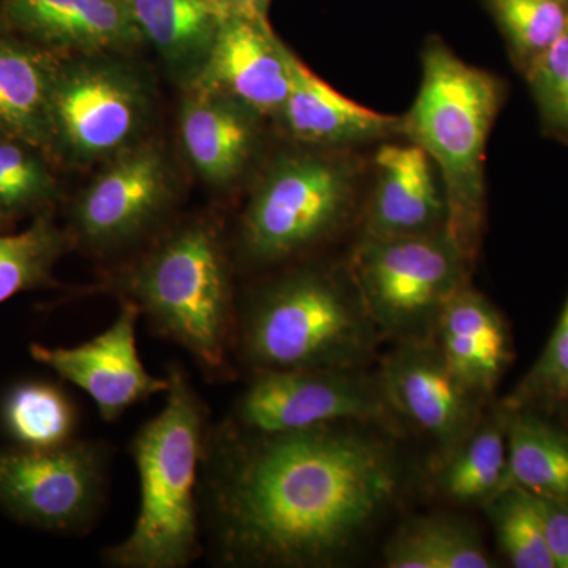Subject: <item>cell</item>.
Returning a JSON list of instances; mask_svg holds the SVG:
<instances>
[{
    "label": "cell",
    "instance_id": "6da1fadb",
    "mask_svg": "<svg viewBox=\"0 0 568 568\" xmlns=\"http://www.w3.org/2000/svg\"><path fill=\"white\" fill-rule=\"evenodd\" d=\"M392 432L362 422L280 433L209 425L201 518L213 559L263 568L353 559L405 497Z\"/></svg>",
    "mask_w": 568,
    "mask_h": 568
},
{
    "label": "cell",
    "instance_id": "7a4b0ae2",
    "mask_svg": "<svg viewBox=\"0 0 568 568\" xmlns=\"http://www.w3.org/2000/svg\"><path fill=\"white\" fill-rule=\"evenodd\" d=\"M166 402L130 444L140 508L132 532L104 549L112 568H186L203 552L201 467L209 409L181 365L168 366Z\"/></svg>",
    "mask_w": 568,
    "mask_h": 568
},
{
    "label": "cell",
    "instance_id": "3957f363",
    "mask_svg": "<svg viewBox=\"0 0 568 568\" xmlns=\"http://www.w3.org/2000/svg\"><path fill=\"white\" fill-rule=\"evenodd\" d=\"M506 97L499 77L469 65L443 39L426 40L420 88L403 115V138L435 163L446 192L448 237L473 264L487 216L485 153Z\"/></svg>",
    "mask_w": 568,
    "mask_h": 568
},
{
    "label": "cell",
    "instance_id": "277c9868",
    "mask_svg": "<svg viewBox=\"0 0 568 568\" xmlns=\"http://www.w3.org/2000/svg\"><path fill=\"white\" fill-rule=\"evenodd\" d=\"M381 339L347 267H302L237 310L234 353L253 373L365 369Z\"/></svg>",
    "mask_w": 568,
    "mask_h": 568
},
{
    "label": "cell",
    "instance_id": "5b68a950",
    "mask_svg": "<svg viewBox=\"0 0 568 568\" xmlns=\"http://www.w3.org/2000/svg\"><path fill=\"white\" fill-rule=\"evenodd\" d=\"M153 334L185 349L211 379L231 375L235 320L230 263L219 230L194 222L149 250L114 286Z\"/></svg>",
    "mask_w": 568,
    "mask_h": 568
},
{
    "label": "cell",
    "instance_id": "8992f818",
    "mask_svg": "<svg viewBox=\"0 0 568 568\" xmlns=\"http://www.w3.org/2000/svg\"><path fill=\"white\" fill-rule=\"evenodd\" d=\"M361 166L343 151L287 153L253 190L241 246L253 264L294 260L346 226L357 204Z\"/></svg>",
    "mask_w": 568,
    "mask_h": 568
},
{
    "label": "cell",
    "instance_id": "52a82bcc",
    "mask_svg": "<svg viewBox=\"0 0 568 568\" xmlns=\"http://www.w3.org/2000/svg\"><path fill=\"white\" fill-rule=\"evenodd\" d=\"M473 265L447 233L362 234L347 271L379 335L405 343L432 338L444 306L469 284Z\"/></svg>",
    "mask_w": 568,
    "mask_h": 568
},
{
    "label": "cell",
    "instance_id": "ba28073f",
    "mask_svg": "<svg viewBox=\"0 0 568 568\" xmlns=\"http://www.w3.org/2000/svg\"><path fill=\"white\" fill-rule=\"evenodd\" d=\"M108 489V448L74 440L0 454V503L14 517L59 532H89Z\"/></svg>",
    "mask_w": 568,
    "mask_h": 568
},
{
    "label": "cell",
    "instance_id": "9c48e42d",
    "mask_svg": "<svg viewBox=\"0 0 568 568\" xmlns=\"http://www.w3.org/2000/svg\"><path fill=\"white\" fill-rule=\"evenodd\" d=\"M227 420L260 433L362 422L395 429L375 375L365 369H283L254 373Z\"/></svg>",
    "mask_w": 568,
    "mask_h": 568
},
{
    "label": "cell",
    "instance_id": "30bf717a",
    "mask_svg": "<svg viewBox=\"0 0 568 568\" xmlns=\"http://www.w3.org/2000/svg\"><path fill=\"white\" fill-rule=\"evenodd\" d=\"M149 111L148 89L121 63L91 58L55 73L50 130L77 162L112 159L132 148Z\"/></svg>",
    "mask_w": 568,
    "mask_h": 568
},
{
    "label": "cell",
    "instance_id": "8fae6325",
    "mask_svg": "<svg viewBox=\"0 0 568 568\" xmlns=\"http://www.w3.org/2000/svg\"><path fill=\"white\" fill-rule=\"evenodd\" d=\"M375 376L396 422L433 448L432 466L454 454L488 409L489 398L448 368L432 338L396 343Z\"/></svg>",
    "mask_w": 568,
    "mask_h": 568
},
{
    "label": "cell",
    "instance_id": "7c38bea8",
    "mask_svg": "<svg viewBox=\"0 0 568 568\" xmlns=\"http://www.w3.org/2000/svg\"><path fill=\"white\" fill-rule=\"evenodd\" d=\"M171 181L166 156L156 145L134 144L112 156L74 205L81 241L95 252L138 241L170 207Z\"/></svg>",
    "mask_w": 568,
    "mask_h": 568
},
{
    "label": "cell",
    "instance_id": "4fadbf2b",
    "mask_svg": "<svg viewBox=\"0 0 568 568\" xmlns=\"http://www.w3.org/2000/svg\"><path fill=\"white\" fill-rule=\"evenodd\" d=\"M141 313L121 301L114 323L89 342L71 347H48L33 343L32 357L91 396L100 417L119 420L130 407L166 394L170 379L153 376L142 364L136 345Z\"/></svg>",
    "mask_w": 568,
    "mask_h": 568
},
{
    "label": "cell",
    "instance_id": "5bb4252c",
    "mask_svg": "<svg viewBox=\"0 0 568 568\" xmlns=\"http://www.w3.org/2000/svg\"><path fill=\"white\" fill-rule=\"evenodd\" d=\"M291 54L267 17L230 14L189 88L222 93L261 118H278L290 95Z\"/></svg>",
    "mask_w": 568,
    "mask_h": 568
},
{
    "label": "cell",
    "instance_id": "9a60e30c",
    "mask_svg": "<svg viewBox=\"0 0 568 568\" xmlns=\"http://www.w3.org/2000/svg\"><path fill=\"white\" fill-rule=\"evenodd\" d=\"M437 233H447V201L435 163L410 141L381 145L362 234Z\"/></svg>",
    "mask_w": 568,
    "mask_h": 568
},
{
    "label": "cell",
    "instance_id": "2e32d148",
    "mask_svg": "<svg viewBox=\"0 0 568 568\" xmlns=\"http://www.w3.org/2000/svg\"><path fill=\"white\" fill-rule=\"evenodd\" d=\"M280 122L290 136L325 151H346L403 136V118L381 114L347 99L291 54V89Z\"/></svg>",
    "mask_w": 568,
    "mask_h": 568
},
{
    "label": "cell",
    "instance_id": "e0dca14e",
    "mask_svg": "<svg viewBox=\"0 0 568 568\" xmlns=\"http://www.w3.org/2000/svg\"><path fill=\"white\" fill-rule=\"evenodd\" d=\"M432 339L448 368L489 399L514 362L506 320L470 284L444 306Z\"/></svg>",
    "mask_w": 568,
    "mask_h": 568
},
{
    "label": "cell",
    "instance_id": "ac0fdd59",
    "mask_svg": "<svg viewBox=\"0 0 568 568\" xmlns=\"http://www.w3.org/2000/svg\"><path fill=\"white\" fill-rule=\"evenodd\" d=\"M261 115L222 93L190 89L181 138L194 170L215 186L245 173L260 140Z\"/></svg>",
    "mask_w": 568,
    "mask_h": 568
},
{
    "label": "cell",
    "instance_id": "d6986e66",
    "mask_svg": "<svg viewBox=\"0 0 568 568\" xmlns=\"http://www.w3.org/2000/svg\"><path fill=\"white\" fill-rule=\"evenodd\" d=\"M21 29L52 47L95 55L142 40L129 0H3Z\"/></svg>",
    "mask_w": 568,
    "mask_h": 568
},
{
    "label": "cell",
    "instance_id": "ffe728a7",
    "mask_svg": "<svg viewBox=\"0 0 568 568\" xmlns=\"http://www.w3.org/2000/svg\"><path fill=\"white\" fill-rule=\"evenodd\" d=\"M142 40L178 80L192 84L203 70L226 17L219 0H129Z\"/></svg>",
    "mask_w": 568,
    "mask_h": 568
},
{
    "label": "cell",
    "instance_id": "44dd1931",
    "mask_svg": "<svg viewBox=\"0 0 568 568\" xmlns=\"http://www.w3.org/2000/svg\"><path fill=\"white\" fill-rule=\"evenodd\" d=\"M506 407L485 410L465 443L433 466V487L440 497L463 507H484L508 485Z\"/></svg>",
    "mask_w": 568,
    "mask_h": 568
},
{
    "label": "cell",
    "instance_id": "7402d4cb",
    "mask_svg": "<svg viewBox=\"0 0 568 568\" xmlns=\"http://www.w3.org/2000/svg\"><path fill=\"white\" fill-rule=\"evenodd\" d=\"M508 485L568 506L566 426L528 410H507Z\"/></svg>",
    "mask_w": 568,
    "mask_h": 568
},
{
    "label": "cell",
    "instance_id": "603a6c76",
    "mask_svg": "<svg viewBox=\"0 0 568 568\" xmlns=\"http://www.w3.org/2000/svg\"><path fill=\"white\" fill-rule=\"evenodd\" d=\"M388 568H491L476 528L450 517H420L396 530L384 548Z\"/></svg>",
    "mask_w": 568,
    "mask_h": 568
},
{
    "label": "cell",
    "instance_id": "cb8c5ba5",
    "mask_svg": "<svg viewBox=\"0 0 568 568\" xmlns=\"http://www.w3.org/2000/svg\"><path fill=\"white\" fill-rule=\"evenodd\" d=\"M54 80L50 63L0 41V126L36 141L50 132Z\"/></svg>",
    "mask_w": 568,
    "mask_h": 568
},
{
    "label": "cell",
    "instance_id": "d4e9b609",
    "mask_svg": "<svg viewBox=\"0 0 568 568\" xmlns=\"http://www.w3.org/2000/svg\"><path fill=\"white\" fill-rule=\"evenodd\" d=\"M525 74L568 32V0H481Z\"/></svg>",
    "mask_w": 568,
    "mask_h": 568
},
{
    "label": "cell",
    "instance_id": "484cf974",
    "mask_svg": "<svg viewBox=\"0 0 568 568\" xmlns=\"http://www.w3.org/2000/svg\"><path fill=\"white\" fill-rule=\"evenodd\" d=\"M7 429L24 448H51L73 439L77 409L61 388L44 383L14 387L3 405Z\"/></svg>",
    "mask_w": 568,
    "mask_h": 568
},
{
    "label": "cell",
    "instance_id": "4316f807",
    "mask_svg": "<svg viewBox=\"0 0 568 568\" xmlns=\"http://www.w3.org/2000/svg\"><path fill=\"white\" fill-rule=\"evenodd\" d=\"M497 545L515 568H556L549 552L536 497L507 485L485 504Z\"/></svg>",
    "mask_w": 568,
    "mask_h": 568
},
{
    "label": "cell",
    "instance_id": "83f0119b",
    "mask_svg": "<svg viewBox=\"0 0 568 568\" xmlns=\"http://www.w3.org/2000/svg\"><path fill=\"white\" fill-rule=\"evenodd\" d=\"M500 405L568 428V298L540 357Z\"/></svg>",
    "mask_w": 568,
    "mask_h": 568
},
{
    "label": "cell",
    "instance_id": "f1b7e54d",
    "mask_svg": "<svg viewBox=\"0 0 568 568\" xmlns=\"http://www.w3.org/2000/svg\"><path fill=\"white\" fill-rule=\"evenodd\" d=\"M69 239L47 220L24 233L0 235V304L47 282Z\"/></svg>",
    "mask_w": 568,
    "mask_h": 568
},
{
    "label": "cell",
    "instance_id": "f546056e",
    "mask_svg": "<svg viewBox=\"0 0 568 568\" xmlns=\"http://www.w3.org/2000/svg\"><path fill=\"white\" fill-rule=\"evenodd\" d=\"M523 77L536 102L541 130L568 145V32Z\"/></svg>",
    "mask_w": 568,
    "mask_h": 568
},
{
    "label": "cell",
    "instance_id": "4dcf8cb0",
    "mask_svg": "<svg viewBox=\"0 0 568 568\" xmlns=\"http://www.w3.org/2000/svg\"><path fill=\"white\" fill-rule=\"evenodd\" d=\"M50 175L14 144H0V207L18 209L51 193Z\"/></svg>",
    "mask_w": 568,
    "mask_h": 568
},
{
    "label": "cell",
    "instance_id": "1f68e13d",
    "mask_svg": "<svg viewBox=\"0 0 568 568\" xmlns=\"http://www.w3.org/2000/svg\"><path fill=\"white\" fill-rule=\"evenodd\" d=\"M536 503L555 566L568 568V506L540 497H536Z\"/></svg>",
    "mask_w": 568,
    "mask_h": 568
},
{
    "label": "cell",
    "instance_id": "d6a6232c",
    "mask_svg": "<svg viewBox=\"0 0 568 568\" xmlns=\"http://www.w3.org/2000/svg\"><path fill=\"white\" fill-rule=\"evenodd\" d=\"M230 14H253L267 17L271 0H219Z\"/></svg>",
    "mask_w": 568,
    "mask_h": 568
}]
</instances>
